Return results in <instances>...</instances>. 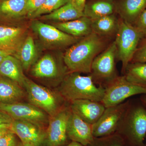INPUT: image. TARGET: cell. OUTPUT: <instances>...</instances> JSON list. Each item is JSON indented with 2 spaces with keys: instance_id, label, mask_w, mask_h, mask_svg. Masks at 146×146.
<instances>
[{
  "instance_id": "6da1fadb",
  "label": "cell",
  "mask_w": 146,
  "mask_h": 146,
  "mask_svg": "<svg viewBox=\"0 0 146 146\" xmlns=\"http://www.w3.org/2000/svg\"><path fill=\"white\" fill-rule=\"evenodd\" d=\"M105 38L92 32L69 47L63 56L68 73L91 74L94 59L106 48Z\"/></svg>"
},
{
  "instance_id": "7a4b0ae2",
  "label": "cell",
  "mask_w": 146,
  "mask_h": 146,
  "mask_svg": "<svg viewBox=\"0 0 146 146\" xmlns=\"http://www.w3.org/2000/svg\"><path fill=\"white\" fill-rule=\"evenodd\" d=\"M80 74L68 73L61 82L58 92L70 102L78 100L101 102L104 97V87L97 86L91 74L84 76Z\"/></svg>"
},
{
  "instance_id": "3957f363",
  "label": "cell",
  "mask_w": 146,
  "mask_h": 146,
  "mask_svg": "<svg viewBox=\"0 0 146 146\" xmlns=\"http://www.w3.org/2000/svg\"><path fill=\"white\" fill-rule=\"evenodd\" d=\"M129 146H145L146 108L143 104H130L117 131Z\"/></svg>"
},
{
  "instance_id": "277c9868",
  "label": "cell",
  "mask_w": 146,
  "mask_h": 146,
  "mask_svg": "<svg viewBox=\"0 0 146 146\" xmlns=\"http://www.w3.org/2000/svg\"><path fill=\"white\" fill-rule=\"evenodd\" d=\"M24 88L29 102L52 117L64 107L65 101L59 92H55L41 86L26 77Z\"/></svg>"
},
{
  "instance_id": "5b68a950",
  "label": "cell",
  "mask_w": 146,
  "mask_h": 146,
  "mask_svg": "<svg viewBox=\"0 0 146 146\" xmlns=\"http://www.w3.org/2000/svg\"><path fill=\"white\" fill-rule=\"evenodd\" d=\"M115 41L117 50V58L122 63V72L124 73L143 37L135 27L121 20Z\"/></svg>"
},
{
  "instance_id": "8992f818",
  "label": "cell",
  "mask_w": 146,
  "mask_h": 146,
  "mask_svg": "<svg viewBox=\"0 0 146 146\" xmlns=\"http://www.w3.org/2000/svg\"><path fill=\"white\" fill-rule=\"evenodd\" d=\"M30 27L43 47L47 49H59L70 46L81 39L67 34L52 25L45 23L37 19L32 20Z\"/></svg>"
},
{
  "instance_id": "52a82bcc",
  "label": "cell",
  "mask_w": 146,
  "mask_h": 146,
  "mask_svg": "<svg viewBox=\"0 0 146 146\" xmlns=\"http://www.w3.org/2000/svg\"><path fill=\"white\" fill-rule=\"evenodd\" d=\"M104 97L101 102L105 108L117 105L128 98L139 94H146V86L129 82L124 76H118L104 87Z\"/></svg>"
},
{
  "instance_id": "ba28073f",
  "label": "cell",
  "mask_w": 146,
  "mask_h": 146,
  "mask_svg": "<svg viewBox=\"0 0 146 146\" xmlns=\"http://www.w3.org/2000/svg\"><path fill=\"white\" fill-rule=\"evenodd\" d=\"M117 50L115 41L94 59L90 74L95 84L103 87L118 76L115 60Z\"/></svg>"
},
{
  "instance_id": "9c48e42d",
  "label": "cell",
  "mask_w": 146,
  "mask_h": 146,
  "mask_svg": "<svg viewBox=\"0 0 146 146\" xmlns=\"http://www.w3.org/2000/svg\"><path fill=\"white\" fill-rule=\"evenodd\" d=\"M0 110L13 120L27 121L44 128L48 124L50 117L46 112L30 103L17 102L0 103Z\"/></svg>"
},
{
  "instance_id": "30bf717a",
  "label": "cell",
  "mask_w": 146,
  "mask_h": 146,
  "mask_svg": "<svg viewBox=\"0 0 146 146\" xmlns=\"http://www.w3.org/2000/svg\"><path fill=\"white\" fill-rule=\"evenodd\" d=\"M130 104V101H128L106 108L100 119L92 125L94 138L108 136L116 132Z\"/></svg>"
},
{
  "instance_id": "8fae6325",
  "label": "cell",
  "mask_w": 146,
  "mask_h": 146,
  "mask_svg": "<svg viewBox=\"0 0 146 146\" xmlns=\"http://www.w3.org/2000/svg\"><path fill=\"white\" fill-rule=\"evenodd\" d=\"M70 106H64L59 112L50 117L46 130L44 146H63L68 140L67 124L71 112Z\"/></svg>"
},
{
  "instance_id": "7c38bea8",
  "label": "cell",
  "mask_w": 146,
  "mask_h": 146,
  "mask_svg": "<svg viewBox=\"0 0 146 146\" xmlns=\"http://www.w3.org/2000/svg\"><path fill=\"white\" fill-rule=\"evenodd\" d=\"M10 128L23 143L31 144L35 146H44L46 131L42 127L27 121L13 120Z\"/></svg>"
},
{
  "instance_id": "4fadbf2b",
  "label": "cell",
  "mask_w": 146,
  "mask_h": 146,
  "mask_svg": "<svg viewBox=\"0 0 146 146\" xmlns=\"http://www.w3.org/2000/svg\"><path fill=\"white\" fill-rule=\"evenodd\" d=\"M67 135L72 141L85 146H90L94 142L92 125L86 122L72 110L67 124Z\"/></svg>"
},
{
  "instance_id": "5bb4252c",
  "label": "cell",
  "mask_w": 146,
  "mask_h": 146,
  "mask_svg": "<svg viewBox=\"0 0 146 146\" xmlns=\"http://www.w3.org/2000/svg\"><path fill=\"white\" fill-rule=\"evenodd\" d=\"M67 68L60 67L51 54H47L38 59L31 68V74L38 78L62 79L68 74Z\"/></svg>"
},
{
  "instance_id": "9a60e30c",
  "label": "cell",
  "mask_w": 146,
  "mask_h": 146,
  "mask_svg": "<svg viewBox=\"0 0 146 146\" xmlns=\"http://www.w3.org/2000/svg\"><path fill=\"white\" fill-rule=\"evenodd\" d=\"M28 35L26 27L0 25V49L12 52L15 54Z\"/></svg>"
},
{
  "instance_id": "2e32d148",
  "label": "cell",
  "mask_w": 146,
  "mask_h": 146,
  "mask_svg": "<svg viewBox=\"0 0 146 146\" xmlns=\"http://www.w3.org/2000/svg\"><path fill=\"white\" fill-rule=\"evenodd\" d=\"M72 111L90 124L96 122L106 109L101 102L78 100L70 102Z\"/></svg>"
},
{
  "instance_id": "e0dca14e",
  "label": "cell",
  "mask_w": 146,
  "mask_h": 146,
  "mask_svg": "<svg viewBox=\"0 0 146 146\" xmlns=\"http://www.w3.org/2000/svg\"><path fill=\"white\" fill-rule=\"evenodd\" d=\"M27 0H0V23L12 24L27 18Z\"/></svg>"
},
{
  "instance_id": "ac0fdd59",
  "label": "cell",
  "mask_w": 146,
  "mask_h": 146,
  "mask_svg": "<svg viewBox=\"0 0 146 146\" xmlns=\"http://www.w3.org/2000/svg\"><path fill=\"white\" fill-rule=\"evenodd\" d=\"M26 96V92L19 84L0 75V103L21 102Z\"/></svg>"
},
{
  "instance_id": "d6986e66",
  "label": "cell",
  "mask_w": 146,
  "mask_h": 146,
  "mask_svg": "<svg viewBox=\"0 0 146 146\" xmlns=\"http://www.w3.org/2000/svg\"><path fill=\"white\" fill-rule=\"evenodd\" d=\"M52 25L74 37L81 38L93 32L91 19L85 17L65 22H56Z\"/></svg>"
},
{
  "instance_id": "ffe728a7",
  "label": "cell",
  "mask_w": 146,
  "mask_h": 146,
  "mask_svg": "<svg viewBox=\"0 0 146 146\" xmlns=\"http://www.w3.org/2000/svg\"><path fill=\"white\" fill-rule=\"evenodd\" d=\"M20 60L13 55H9L0 63V75L10 79L24 88L27 77Z\"/></svg>"
},
{
  "instance_id": "44dd1931",
  "label": "cell",
  "mask_w": 146,
  "mask_h": 146,
  "mask_svg": "<svg viewBox=\"0 0 146 146\" xmlns=\"http://www.w3.org/2000/svg\"><path fill=\"white\" fill-rule=\"evenodd\" d=\"M20 60L24 70L28 71L37 61L38 52L34 38L28 35L19 49L14 55Z\"/></svg>"
},
{
  "instance_id": "7402d4cb",
  "label": "cell",
  "mask_w": 146,
  "mask_h": 146,
  "mask_svg": "<svg viewBox=\"0 0 146 146\" xmlns=\"http://www.w3.org/2000/svg\"><path fill=\"white\" fill-rule=\"evenodd\" d=\"M84 16L83 11H81L73 5L72 1L53 12L39 17L45 21L65 22L76 20Z\"/></svg>"
},
{
  "instance_id": "603a6c76",
  "label": "cell",
  "mask_w": 146,
  "mask_h": 146,
  "mask_svg": "<svg viewBox=\"0 0 146 146\" xmlns=\"http://www.w3.org/2000/svg\"><path fill=\"white\" fill-rule=\"evenodd\" d=\"M91 21L92 31L98 35L107 37L117 33L119 21L114 14Z\"/></svg>"
},
{
  "instance_id": "cb8c5ba5",
  "label": "cell",
  "mask_w": 146,
  "mask_h": 146,
  "mask_svg": "<svg viewBox=\"0 0 146 146\" xmlns=\"http://www.w3.org/2000/svg\"><path fill=\"white\" fill-rule=\"evenodd\" d=\"M146 8V0H123L119 8L122 20L133 25Z\"/></svg>"
},
{
  "instance_id": "d4e9b609",
  "label": "cell",
  "mask_w": 146,
  "mask_h": 146,
  "mask_svg": "<svg viewBox=\"0 0 146 146\" xmlns=\"http://www.w3.org/2000/svg\"><path fill=\"white\" fill-rule=\"evenodd\" d=\"M115 9L114 3L110 0H97L85 4L83 13L85 17L94 20L113 14Z\"/></svg>"
},
{
  "instance_id": "484cf974",
  "label": "cell",
  "mask_w": 146,
  "mask_h": 146,
  "mask_svg": "<svg viewBox=\"0 0 146 146\" xmlns=\"http://www.w3.org/2000/svg\"><path fill=\"white\" fill-rule=\"evenodd\" d=\"M124 74L129 82L146 86V62L129 63Z\"/></svg>"
},
{
  "instance_id": "4316f807",
  "label": "cell",
  "mask_w": 146,
  "mask_h": 146,
  "mask_svg": "<svg viewBox=\"0 0 146 146\" xmlns=\"http://www.w3.org/2000/svg\"><path fill=\"white\" fill-rule=\"evenodd\" d=\"M72 0H46L43 5L30 16L29 19H37L57 10Z\"/></svg>"
},
{
  "instance_id": "83f0119b",
  "label": "cell",
  "mask_w": 146,
  "mask_h": 146,
  "mask_svg": "<svg viewBox=\"0 0 146 146\" xmlns=\"http://www.w3.org/2000/svg\"><path fill=\"white\" fill-rule=\"evenodd\" d=\"M90 146H127L124 139L116 132L108 136L94 138Z\"/></svg>"
},
{
  "instance_id": "f1b7e54d",
  "label": "cell",
  "mask_w": 146,
  "mask_h": 146,
  "mask_svg": "<svg viewBox=\"0 0 146 146\" xmlns=\"http://www.w3.org/2000/svg\"><path fill=\"white\" fill-rule=\"evenodd\" d=\"M0 146H23V143L11 131L0 138Z\"/></svg>"
},
{
  "instance_id": "f546056e",
  "label": "cell",
  "mask_w": 146,
  "mask_h": 146,
  "mask_svg": "<svg viewBox=\"0 0 146 146\" xmlns=\"http://www.w3.org/2000/svg\"><path fill=\"white\" fill-rule=\"evenodd\" d=\"M144 39L141 45L138 46L131 63L146 62V38Z\"/></svg>"
},
{
  "instance_id": "4dcf8cb0",
  "label": "cell",
  "mask_w": 146,
  "mask_h": 146,
  "mask_svg": "<svg viewBox=\"0 0 146 146\" xmlns=\"http://www.w3.org/2000/svg\"><path fill=\"white\" fill-rule=\"evenodd\" d=\"M133 25L141 33L143 38H146V8L138 16Z\"/></svg>"
},
{
  "instance_id": "1f68e13d",
  "label": "cell",
  "mask_w": 146,
  "mask_h": 146,
  "mask_svg": "<svg viewBox=\"0 0 146 146\" xmlns=\"http://www.w3.org/2000/svg\"><path fill=\"white\" fill-rule=\"evenodd\" d=\"M46 0H27L26 10L27 18H29L38 9L40 8Z\"/></svg>"
},
{
  "instance_id": "d6a6232c",
  "label": "cell",
  "mask_w": 146,
  "mask_h": 146,
  "mask_svg": "<svg viewBox=\"0 0 146 146\" xmlns=\"http://www.w3.org/2000/svg\"><path fill=\"white\" fill-rule=\"evenodd\" d=\"M13 120L9 115L0 110V125L11 123Z\"/></svg>"
},
{
  "instance_id": "836d02e7",
  "label": "cell",
  "mask_w": 146,
  "mask_h": 146,
  "mask_svg": "<svg viewBox=\"0 0 146 146\" xmlns=\"http://www.w3.org/2000/svg\"><path fill=\"white\" fill-rule=\"evenodd\" d=\"M10 124H3L0 125V138L8 132L11 131Z\"/></svg>"
},
{
  "instance_id": "e575fe53",
  "label": "cell",
  "mask_w": 146,
  "mask_h": 146,
  "mask_svg": "<svg viewBox=\"0 0 146 146\" xmlns=\"http://www.w3.org/2000/svg\"><path fill=\"white\" fill-rule=\"evenodd\" d=\"M86 0H72V2L79 10L83 11Z\"/></svg>"
},
{
  "instance_id": "d590c367",
  "label": "cell",
  "mask_w": 146,
  "mask_h": 146,
  "mask_svg": "<svg viewBox=\"0 0 146 146\" xmlns=\"http://www.w3.org/2000/svg\"><path fill=\"white\" fill-rule=\"evenodd\" d=\"M63 146H85L82 145V144L78 143V142H75V141H72L68 145H65Z\"/></svg>"
},
{
  "instance_id": "8d00e7d4",
  "label": "cell",
  "mask_w": 146,
  "mask_h": 146,
  "mask_svg": "<svg viewBox=\"0 0 146 146\" xmlns=\"http://www.w3.org/2000/svg\"><path fill=\"white\" fill-rule=\"evenodd\" d=\"M0 54H7L8 55H14V53L9 51L5 50L0 49Z\"/></svg>"
},
{
  "instance_id": "74e56055",
  "label": "cell",
  "mask_w": 146,
  "mask_h": 146,
  "mask_svg": "<svg viewBox=\"0 0 146 146\" xmlns=\"http://www.w3.org/2000/svg\"><path fill=\"white\" fill-rule=\"evenodd\" d=\"M141 100L142 104L146 108V94H144L141 97Z\"/></svg>"
},
{
  "instance_id": "f35d334b",
  "label": "cell",
  "mask_w": 146,
  "mask_h": 146,
  "mask_svg": "<svg viewBox=\"0 0 146 146\" xmlns=\"http://www.w3.org/2000/svg\"><path fill=\"white\" fill-rule=\"evenodd\" d=\"M9 55L7 54H0V63L2 62L3 60L7 56Z\"/></svg>"
},
{
  "instance_id": "ab89813d",
  "label": "cell",
  "mask_w": 146,
  "mask_h": 146,
  "mask_svg": "<svg viewBox=\"0 0 146 146\" xmlns=\"http://www.w3.org/2000/svg\"><path fill=\"white\" fill-rule=\"evenodd\" d=\"M23 146H35L34 145L29 143H24Z\"/></svg>"
}]
</instances>
